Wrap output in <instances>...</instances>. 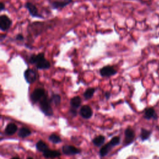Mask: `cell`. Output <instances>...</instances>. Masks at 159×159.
<instances>
[{"instance_id":"cell-2","label":"cell","mask_w":159,"mask_h":159,"mask_svg":"<svg viewBox=\"0 0 159 159\" xmlns=\"http://www.w3.org/2000/svg\"><path fill=\"white\" fill-rule=\"evenodd\" d=\"M40 110L47 116H52L53 110L50 104V100L45 95L39 102Z\"/></svg>"},{"instance_id":"cell-7","label":"cell","mask_w":159,"mask_h":159,"mask_svg":"<svg viewBox=\"0 0 159 159\" xmlns=\"http://www.w3.org/2000/svg\"><path fill=\"white\" fill-rule=\"evenodd\" d=\"M99 73L102 77H111L116 75L117 70L112 66L106 65L99 70Z\"/></svg>"},{"instance_id":"cell-24","label":"cell","mask_w":159,"mask_h":159,"mask_svg":"<svg viewBox=\"0 0 159 159\" xmlns=\"http://www.w3.org/2000/svg\"><path fill=\"white\" fill-rule=\"evenodd\" d=\"M15 39L17 41H23L24 40V37L22 34H18L15 36Z\"/></svg>"},{"instance_id":"cell-11","label":"cell","mask_w":159,"mask_h":159,"mask_svg":"<svg viewBox=\"0 0 159 159\" xmlns=\"http://www.w3.org/2000/svg\"><path fill=\"white\" fill-rule=\"evenodd\" d=\"M135 134L132 129L128 128L125 130V140L124 141V143L125 145H128L134 139Z\"/></svg>"},{"instance_id":"cell-20","label":"cell","mask_w":159,"mask_h":159,"mask_svg":"<svg viewBox=\"0 0 159 159\" xmlns=\"http://www.w3.org/2000/svg\"><path fill=\"white\" fill-rule=\"evenodd\" d=\"M104 140H105V138L104 136L99 135V136L95 137L93 140V143L94 145H96L97 147H99L104 143Z\"/></svg>"},{"instance_id":"cell-4","label":"cell","mask_w":159,"mask_h":159,"mask_svg":"<svg viewBox=\"0 0 159 159\" xmlns=\"http://www.w3.org/2000/svg\"><path fill=\"white\" fill-rule=\"evenodd\" d=\"M24 76L27 83L32 84L37 79V73L35 70L28 68L24 71Z\"/></svg>"},{"instance_id":"cell-10","label":"cell","mask_w":159,"mask_h":159,"mask_svg":"<svg viewBox=\"0 0 159 159\" xmlns=\"http://www.w3.org/2000/svg\"><path fill=\"white\" fill-rule=\"evenodd\" d=\"M62 151L66 155H76L80 152V150L79 149L76 148L73 146L68 145H64L62 147Z\"/></svg>"},{"instance_id":"cell-12","label":"cell","mask_w":159,"mask_h":159,"mask_svg":"<svg viewBox=\"0 0 159 159\" xmlns=\"http://www.w3.org/2000/svg\"><path fill=\"white\" fill-rule=\"evenodd\" d=\"M115 145L112 143V142L111 141H110L109 142H108L107 144H106L105 145H104L100 150L99 152V154L101 155V157H104L106 156L109 152L111 150V149L114 147Z\"/></svg>"},{"instance_id":"cell-14","label":"cell","mask_w":159,"mask_h":159,"mask_svg":"<svg viewBox=\"0 0 159 159\" xmlns=\"http://www.w3.org/2000/svg\"><path fill=\"white\" fill-rule=\"evenodd\" d=\"M60 152L59 151L57 150H47L46 151H45L44 152H43V157H45L47 158H55V157H58L59 156H60Z\"/></svg>"},{"instance_id":"cell-15","label":"cell","mask_w":159,"mask_h":159,"mask_svg":"<svg viewBox=\"0 0 159 159\" xmlns=\"http://www.w3.org/2000/svg\"><path fill=\"white\" fill-rule=\"evenodd\" d=\"M17 127L16 124L13 123H10L7 124V125L6 126L5 129V132L8 135H12L17 131Z\"/></svg>"},{"instance_id":"cell-9","label":"cell","mask_w":159,"mask_h":159,"mask_svg":"<svg viewBox=\"0 0 159 159\" xmlns=\"http://www.w3.org/2000/svg\"><path fill=\"white\" fill-rule=\"evenodd\" d=\"M80 114L81 117L87 119H89L92 116L93 111L91 107L88 105H84L81 107L80 110Z\"/></svg>"},{"instance_id":"cell-25","label":"cell","mask_w":159,"mask_h":159,"mask_svg":"<svg viewBox=\"0 0 159 159\" xmlns=\"http://www.w3.org/2000/svg\"><path fill=\"white\" fill-rule=\"evenodd\" d=\"M0 9H1V11H2L3 10L5 9V4L4 2H1V4H0Z\"/></svg>"},{"instance_id":"cell-22","label":"cell","mask_w":159,"mask_h":159,"mask_svg":"<svg viewBox=\"0 0 159 159\" xmlns=\"http://www.w3.org/2000/svg\"><path fill=\"white\" fill-rule=\"evenodd\" d=\"M151 132L150 130H148L145 129H142L141 131V134H140V137L142 140H147L150 135Z\"/></svg>"},{"instance_id":"cell-8","label":"cell","mask_w":159,"mask_h":159,"mask_svg":"<svg viewBox=\"0 0 159 159\" xmlns=\"http://www.w3.org/2000/svg\"><path fill=\"white\" fill-rule=\"evenodd\" d=\"M73 2V0H62L56 1L51 3V7L53 9H61L70 4Z\"/></svg>"},{"instance_id":"cell-13","label":"cell","mask_w":159,"mask_h":159,"mask_svg":"<svg viewBox=\"0 0 159 159\" xmlns=\"http://www.w3.org/2000/svg\"><path fill=\"white\" fill-rule=\"evenodd\" d=\"M81 104V99L80 96H75L72 98L70 100V106H71V109H75L76 110L77 108L80 107V106Z\"/></svg>"},{"instance_id":"cell-3","label":"cell","mask_w":159,"mask_h":159,"mask_svg":"<svg viewBox=\"0 0 159 159\" xmlns=\"http://www.w3.org/2000/svg\"><path fill=\"white\" fill-rule=\"evenodd\" d=\"M45 91L43 88H38L35 89L31 93L30 98L33 103L40 102L41 99L45 96Z\"/></svg>"},{"instance_id":"cell-16","label":"cell","mask_w":159,"mask_h":159,"mask_svg":"<svg viewBox=\"0 0 159 159\" xmlns=\"http://www.w3.org/2000/svg\"><path fill=\"white\" fill-rule=\"evenodd\" d=\"M155 111L153 109V108L152 107H148L147 109H145V112H144V117L146 119H150L152 117H155Z\"/></svg>"},{"instance_id":"cell-17","label":"cell","mask_w":159,"mask_h":159,"mask_svg":"<svg viewBox=\"0 0 159 159\" xmlns=\"http://www.w3.org/2000/svg\"><path fill=\"white\" fill-rule=\"evenodd\" d=\"M36 148L39 151L42 152H44L45 151H46L48 149V145L45 142H43L42 140H39L36 143Z\"/></svg>"},{"instance_id":"cell-21","label":"cell","mask_w":159,"mask_h":159,"mask_svg":"<svg viewBox=\"0 0 159 159\" xmlns=\"http://www.w3.org/2000/svg\"><path fill=\"white\" fill-rule=\"evenodd\" d=\"M50 101L52 102L56 106H58L61 102V96L58 94H53L51 98Z\"/></svg>"},{"instance_id":"cell-28","label":"cell","mask_w":159,"mask_h":159,"mask_svg":"<svg viewBox=\"0 0 159 159\" xmlns=\"http://www.w3.org/2000/svg\"><path fill=\"white\" fill-rule=\"evenodd\" d=\"M11 159H20V158H19V157H13V158H12Z\"/></svg>"},{"instance_id":"cell-27","label":"cell","mask_w":159,"mask_h":159,"mask_svg":"<svg viewBox=\"0 0 159 159\" xmlns=\"http://www.w3.org/2000/svg\"><path fill=\"white\" fill-rule=\"evenodd\" d=\"M4 37H6V35H1V41H2V40H3V39L4 38Z\"/></svg>"},{"instance_id":"cell-5","label":"cell","mask_w":159,"mask_h":159,"mask_svg":"<svg viewBox=\"0 0 159 159\" xmlns=\"http://www.w3.org/2000/svg\"><path fill=\"white\" fill-rule=\"evenodd\" d=\"M24 6L28 10L30 15L32 17L39 18V19H44V17L39 12L38 9L36 7V6L34 4H33L32 2H27L25 4Z\"/></svg>"},{"instance_id":"cell-19","label":"cell","mask_w":159,"mask_h":159,"mask_svg":"<svg viewBox=\"0 0 159 159\" xmlns=\"http://www.w3.org/2000/svg\"><path fill=\"white\" fill-rule=\"evenodd\" d=\"M30 134H31V132H30V130L28 128H27V127H22L19 130V131L18 135L20 137L25 138V137L30 135Z\"/></svg>"},{"instance_id":"cell-1","label":"cell","mask_w":159,"mask_h":159,"mask_svg":"<svg viewBox=\"0 0 159 159\" xmlns=\"http://www.w3.org/2000/svg\"><path fill=\"white\" fill-rule=\"evenodd\" d=\"M29 61L30 63L35 65L38 70H48L51 66L50 63L45 58V54L43 52L31 55Z\"/></svg>"},{"instance_id":"cell-6","label":"cell","mask_w":159,"mask_h":159,"mask_svg":"<svg viewBox=\"0 0 159 159\" xmlns=\"http://www.w3.org/2000/svg\"><path fill=\"white\" fill-rule=\"evenodd\" d=\"M12 24V20L6 14L0 16V29L2 31H7Z\"/></svg>"},{"instance_id":"cell-18","label":"cell","mask_w":159,"mask_h":159,"mask_svg":"<svg viewBox=\"0 0 159 159\" xmlns=\"http://www.w3.org/2000/svg\"><path fill=\"white\" fill-rule=\"evenodd\" d=\"M96 91V89L94 88H88L84 93L83 94V96L84 98L86 99H91L93 95H94V93Z\"/></svg>"},{"instance_id":"cell-29","label":"cell","mask_w":159,"mask_h":159,"mask_svg":"<svg viewBox=\"0 0 159 159\" xmlns=\"http://www.w3.org/2000/svg\"><path fill=\"white\" fill-rule=\"evenodd\" d=\"M27 159H33L32 157H29V158H27Z\"/></svg>"},{"instance_id":"cell-26","label":"cell","mask_w":159,"mask_h":159,"mask_svg":"<svg viewBox=\"0 0 159 159\" xmlns=\"http://www.w3.org/2000/svg\"><path fill=\"white\" fill-rule=\"evenodd\" d=\"M105 97L106 98V99H109V98H110V96H111V93H109V92H108V91H107V92H106L105 93Z\"/></svg>"},{"instance_id":"cell-23","label":"cell","mask_w":159,"mask_h":159,"mask_svg":"<svg viewBox=\"0 0 159 159\" xmlns=\"http://www.w3.org/2000/svg\"><path fill=\"white\" fill-rule=\"evenodd\" d=\"M48 139H49V140H50L52 142H53V143H58L61 142V141L60 137L58 135H56V134H54L50 135L49 136Z\"/></svg>"}]
</instances>
